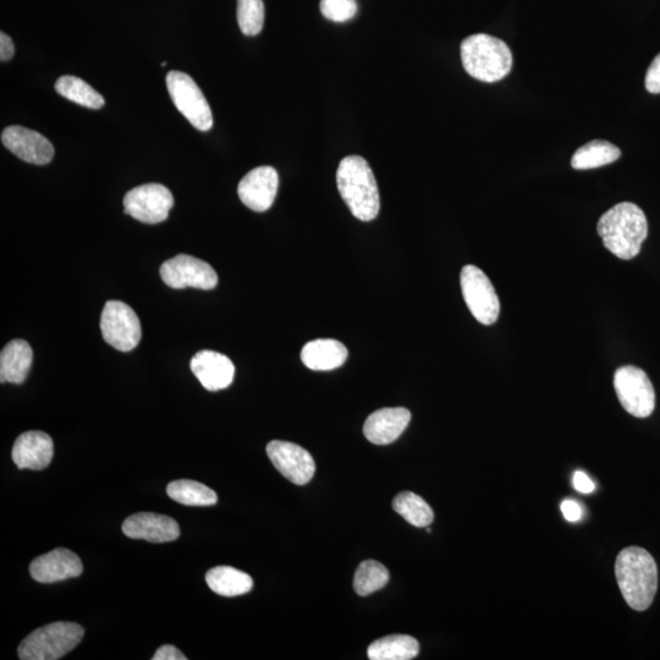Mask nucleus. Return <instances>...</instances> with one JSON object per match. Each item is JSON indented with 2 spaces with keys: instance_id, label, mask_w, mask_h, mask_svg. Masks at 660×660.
Returning a JSON list of instances; mask_svg holds the SVG:
<instances>
[{
  "instance_id": "nucleus-1",
  "label": "nucleus",
  "mask_w": 660,
  "mask_h": 660,
  "mask_svg": "<svg viewBox=\"0 0 660 660\" xmlns=\"http://www.w3.org/2000/svg\"><path fill=\"white\" fill-rule=\"evenodd\" d=\"M603 245L620 260L629 261L641 251L647 239L648 223L642 209L631 202H621L605 212L598 222Z\"/></svg>"
},
{
  "instance_id": "nucleus-2",
  "label": "nucleus",
  "mask_w": 660,
  "mask_h": 660,
  "mask_svg": "<svg viewBox=\"0 0 660 660\" xmlns=\"http://www.w3.org/2000/svg\"><path fill=\"white\" fill-rule=\"evenodd\" d=\"M616 581L627 604L637 612L651 607L658 588L656 561L646 549L627 547L615 561Z\"/></svg>"
},
{
  "instance_id": "nucleus-3",
  "label": "nucleus",
  "mask_w": 660,
  "mask_h": 660,
  "mask_svg": "<svg viewBox=\"0 0 660 660\" xmlns=\"http://www.w3.org/2000/svg\"><path fill=\"white\" fill-rule=\"evenodd\" d=\"M337 185L352 216L362 222H371L377 218L381 209V198L376 178L365 158H344L339 164Z\"/></svg>"
},
{
  "instance_id": "nucleus-4",
  "label": "nucleus",
  "mask_w": 660,
  "mask_h": 660,
  "mask_svg": "<svg viewBox=\"0 0 660 660\" xmlns=\"http://www.w3.org/2000/svg\"><path fill=\"white\" fill-rule=\"evenodd\" d=\"M461 60L466 73L482 82H497L513 68V54L508 44L486 33H476L462 41Z\"/></svg>"
},
{
  "instance_id": "nucleus-5",
  "label": "nucleus",
  "mask_w": 660,
  "mask_h": 660,
  "mask_svg": "<svg viewBox=\"0 0 660 660\" xmlns=\"http://www.w3.org/2000/svg\"><path fill=\"white\" fill-rule=\"evenodd\" d=\"M85 630L75 623H53L40 627L19 646L22 660H57L73 651L84 638Z\"/></svg>"
},
{
  "instance_id": "nucleus-6",
  "label": "nucleus",
  "mask_w": 660,
  "mask_h": 660,
  "mask_svg": "<svg viewBox=\"0 0 660 660\" xmlns=\"http://www.w3.org/2000/svg\"><path fill=\"white\" fill-rule=\"evenodd\" d=\"M165 81H167L170 98L187 121L198 131L211 130L213 128L212 110L195 80L181 71H172L167 75Z\"/></svg>"
},
{
  "instance_id": "nucleus-7",
  "label": "nucleus",
  "mask_w": 660,
  "mask_h": 660,
  "mask_svg": "<svg viewBox=\"0 0 660 660\" xmlns=\"http://www.w3.org/2000/svg\"><path fill=\"white\" fill-rule=\"evenodd\" d=\"M614 388L621 406L630 415L647 418L656 407V393L647 373L635 366L620 367L614 374Z\"/></svg>"
},
{
  "instance_id": "nucleus-8",
  "label": "nucleus",
  "mask_w": 660,
  "mask_h": 660,
  "mask_svg": "<svg viewBox=\"0 0 660 660\" xmlns=\"http://www.w3.org/2000/svg\"><path fill=\"white\" fill-rule=\"evenodd\" d=\"M462 296L472 316L484 326L498 321L500 302L491 280L476 266H465L460 275Z\"/></svg>"
},
{
  "instance_id": "nucleus-9",
  "label": "nucleus",
  "mask_w": 660,
  "mask_h": 660,
  "mask_svg": "<svg viewBox=\"0 0 660 660\" xmlns=\"http://www.w3.org/2000/svg\"><path fill=\"white\" fill-rule=\"evenodd\" d=\"M103 339L114 349L123 352L139 345L142 329L139 317L129 305L121 301H108L101 316Z\"/></svg>"
},
{
  "instance_id": "nucleus-10",
  "label": "nucleus",
  "mask_w": 660,
  "mask_h": 660,
  "mask_svg": "<svg viewBox=\"0 0 660 660\" xmlns=\"http://www.w3.org/2000/svg\"><path fill=\"white\" fill-rule=\"evenodd\" d=\"M173 206L172 192L162 184L135 187L124 197L125 213L146 224L164 222Z\"/></svg>"
},
{
  "instance_id": "nucleus-11",
  "label": "nucleus",
  "mask_w": 660,
  "mask_h": 660,
  "mask_svg": "<svg viewBox=\"0 0 660 660\" xmlns=\"http://www.w3.org/2000/svg\"><path fill=\"white\" fill-rule=\"evenodd\" d=\"M159 273L163 282L173 289L212 290L218 284L216 271L207 262L189 255H178L165 261Z\"/></svg>"
},
{
  "instance_id": "nucleus-12",
  "label": "nucleus",
  "mask_w": 660,
  "mask_h": 660,
  "mask_svg": "<svg viewBox=\"0 0 660 660\" xmlns=\"http://www.w3.org/2000/svg\"><path fill=\"white\" fill-rule=\"evenodd\" d=\"M267 455L275 469L282 473L286 480L297 486H304L315 475V461L311 454L300 445L283 442V440H273L267 445Z\"/></svg>"
},
{
  "instance_id": "nucleus-13",
  "label": "nucleus",
  "mask_w": 660,
  "mask_h": 660,
  "mask_svg": "<svg viewBox=\"0 0 660 660\" xmlns=\"http://www.w3.org/2000/svg\"><path fill=\"white\" fill-rule=\"evenodd\" d=\"M2 142L5 148L22 161L46 165L54 158V146L40 132L22 126H9L2 132Z\"/></svg>"
},
{
  "instance_id": "nucleus-14",
  "label": "nucleus",
  "mask_w": 660,
  "mask_h": 660,
  "mask_svg": "<svg viewBox=\"0 0 660 660\" xmlns=\"http://www.w3.org/2000/svg\"><path fill=\"white\" fill-rule=\"evenodd\" d=\"M279 187V175L273 167H258L240 181L238 195L246 207L266 212L273 206Z\"/></svg>"
},
{
  "instance_id": "nucleus-15",
  "label": "nucleus",
  "mask_w": 660,
  "mask_h": 660,
  "mask_svg": "<svg viewBox=\"0 0 660 660\" xmlns=\"http://www.w3.org/2000/svg\"><path fill=\"white\" fill-rule=\"evenodd\" d=\"M84 570L81 560L69 549L58 548L32 561V579L41 583H53L73 579Z\"/></svg>"
},
{
  "instance_id": "nucleus-16",
  "label": "nucleus",
  "mask_w": 660,
  "mask_h": 660,
  "mask_svg": "<svg viewBox=\"0 0 660 660\" xmlns=\"http://www.w3.org/2000/svg\"><path fill=\"white\" fill-rule=\"evenodd\" d=\"M191 371L209 392L228 388L234 381L235 367L229 357L212 350H202L192 357Z\"/></svg>"
},
{
  "instance_id": "nucleus-17",
  "label": "nucleus",
  "mask_w": 660,
  "mask_h": 660,
  "mask_svg": "<svg viewBox=\"0 0 660 660\" xmlns=\"http://www.w3.org/2000/svg\"><path fill=\"white\" fill-rule=\"evenodd\" d=\"M125 536L145 539L152 543L175 541L180 536V527L172 517L153 513L131 515L123 524Z\"/></svg>"
},
{
  "instance_id": "nucleus-18",
  "label": "nucleus",
  "mask_w": 660,
  "mask_h": 660,
  "mask_svg": "<svg viewBox=\"0 0 660 660\" xmlns=\"http://www.w3.org/2000/svg\"><path fill=\"white\" fill-rule=\"evenodd\" d=\"M54 455V444L47 433L30 431L22 433L15 440L13 461L20 470H44L51 464Z\"/></svg>"
},
{
  "instance_id": "nucleus-19",
  "label": "nucleus",
  "mask_w": 660,
  "mask_h": 660,
  "mask_svg": "<svg viewBox=\"0 0 660 660\" xmlns=\"http://www.w3.org/2000/svg\"><path fill=\"white\" fill-rule=\"evenodd\" d=\"M411 421V412L405 407H387L368 416L363 433L371 443L387 445L404 433Z\"/></svg>"
},
{
  "instance_id": "nucleus-20",
  "label": "nucleus",
  "mask_w": 660,
  "mask_h": 660,
  "mask_svg": "<svg viewBox=\"0 0 660 660\" xmlns=\"http://www.w3.org/2000/svg\"><path fill=\"white\" fill-rule=\"evenodd\" d=\"M349 351L334 339L310 341L301 351V360L312 371H332L344 365Z\"/></svg>"
},
{
  "instance_id": "nucleus-21",
  "label": "nucleus",
  "mask_w": 660,
  "mask_h": 660,
  "mask_svg": "<svg viewBox=\"0 0 660 660\" xmlns=\"http://www.w3.org/2000/svg\"><path fill=\"white\" fill-rule=\"evenodd\" d=\"M33 352L27 341L11 340L0 354V382L21 384L29 374Z\"/></svg>"
},
{
  "instance_id": "nucleus-22",
  "label": "nucleus",
  "mask_w": 660,
  "mask_h": 660,
  "mask_svg": "<svg viewBox=\"0 0 660 660\" xmlns=\"http://www.w3.org/2000/svg\"><path fill=\"white\" fill-rule=\"evenodd\" d=\"M206 582L214 593L223 597H236L249 593L253 587L252 577L231 566H217L207 572Z\"/></svg>"
},
{
  "instance_id": "nucleus-23",
  "label": "nucleus",
  "mask_w": 660,
  "mask_h": 660,
  "mask_svg": "<svg viewBox=\"0 0 660 660\" xmlns=\"http://www.w3.org/2000/svg\"><path fill=\"white\" fill-rule=\"evenodd\" d=\"M420 653L416 638L409 635H390L371 643L367 649L371 660H411Z\"/></svg>"
},
{
  "instance_id": "nucleus-24",
  "label": "nucleus",
  "mask_w": 660,
  "mask_h": 660,
  "mask_svg": "<svg viewBox=\"0 0 660 660\" xmlns=\"http://www.w3.org/2000/svg\"><path fill=\"white\" fill-rule=\"evenodd\" d=\"M621 157L620 148L608 141L594 140L586 143L574 153L571 167L576 170L601 168L612 164Z\"/></svg>"
},
{
  "instance_id": "nucleus-25",
  "label": "nucleus",
  "mask_w": 660,
  "mask_h": 660,
  "mask_svg": "<svg viewBox=\"0 0 660 660\" xmlns=\"http://www.w3.org/2000/svg\"><path fill=\"white\" fill-rule=\"evenodd\" d=\"M55 90L60 96L79 106L90 109H101L104 106V98L101 93L76 76H62L55 82Z\"/></svg>"
},
{
  "instance_id": "nucleus-26",
  "label": "nucleus",
  "mask_w": 660,
  "mask_h": 660,
  "mask_svg": "<svg viewBox=\"0 0 660 660\" xmlns=\"http://www.w3.org/2000/svg\"><path fill=\"white\" fill-rule=\"evenodd\" d=\"M167 493L175 502L187 506H212L218 502L217 494L213 489L191 480L169 483Z\"/></svg>"
},
{
  "instance_id": "nucleus-27",
  "label": "nucleus",
  "mask_w": 660,
  "mask_h": 660,
  "mask_svg": "<svg viewBox=\"0 0 660 660\" xmlns=\"http://www.w3.org/2000/svg\"><path fill=\"white\" fill-rule=\"evenodd\" d=\"M393 509L403 519L415 527H428L434 520V513L420 495L412 492H403L396 495L393 500Z\"/></svg>"
},
{
  "instance_id": "nucleus-28",
  "label": "nucleus",
  "mask_w": 660,
  "mask_h": 660,
  "mask_svg": "<svg viewBox=\"0 0 660 660\" xmlns=\"http://www.w3.org/2000/svg\"><path fill=\"white\" fill-rule=\"evenodd\" d=\"M389 582V571L376 560H366L355 572L354 588L361 597L382 590Z\"/></svg>"
},
{
  "instance_id": "nucleus-29",
  "label": "nucleus",
  "mask_w": 660,
  "mask_h": 660,
  "mask_svg": "<svg viewBox=\"0 0 660 660\" xmlns=\"http://www.w3.org/2000/svg\"><path fill=\"white\" fill-rule=\"evenodd\" d=\"M238 24L245 36H257L263 30V0H238Z\"/></svg>"
},
{
  "instance_id": "nucleus-30",
  "label": "nucleus",
  "mask_w": 660,
  "mask_h": 660,
  "mask_svg": "<svg viewBox=\"0 0 660 660\" xmlns=\"http://www.w3.org/2000/svg\"><path fill=\"white\" fill-rule=\"evenodd\" d=\"M321 13L334 22H346L357 14L356 0H321Z\"/></svg>"
},
{
  "instance_id": "nucleus-31",
  "label": "nucleus",
  "mask_w": 660,
  "mask_h": 660,
  "mask_svg": "<svg viewBox=\"0 0 660 660\" xmlns=\"http://www.w3.org/2000/svg\"><path fill=\"white\" fill-rule=\"evenodd\" d=\"M646 90L653 95L660 93V53L654 58L647 70L645 79Z\"/></svg>"
},
{
  "instance_id": "nucleus-32",
  "label": "nucleus",
  "mask_w": 660,
  "mask_h": 660,
  "mask_svg": "<svg viewBox=\"0 0 660 660\" xmlns=\"http://www.w3.org/2000/svg\"><path fill=\"white\" fill-rule=\"evenodd\" d=\"M561 513H563L566 520L569 522H576L581 520L582 509L579 503H576L575 500H564L560 506Z\"/></svg>"
},
{
  "instance_id": "nucleus-33",
  "label": "nucleus",
  "mask_w": 660,
  "mask_h": 660,
  "mask_svg": "<svg viewBox=\"0 0 660 660\" xmlns=\"http://www.w3.org/2000/svg\"><path fill=\"white\" fill-rule=\"evenodd\" d=\"M153 660H186L178 648L170 645L159 647L152 657Z\"/></svg>"
},
{
  "instance_id": "nucleus-34",
  "label": "nucleus",
  "mask_w": 660,
  "mask_h": 660,
  "mask_svg": "<svg viewBox=\"0 0 660 660\" xmlns=\"http://www.w3.org/2000/svg\"><path fill=\"white\" fill-rule=\"evenodd\" d=\"M572 483H574V487L577 489V491L585 494L592 493L594 488H596L591 478L582 471L575 472L574 480H572Z\"/></svg>"
},
{
  "instance_id": "nucleus-35",
  "label": "nucleus",
  "mask_w": 660,
  "mask_h": 660,
  "mask_svg": "<svg viewBox=\"0 0 660 660\" xmlns=\"http://www.w3.org/2000/svg\"><path fill=\"white\" fill-rule=\"evenodd\" d=\"M15 47L11 38L7 33H0V60L2 62H9L14 57Z\"/></svg>"
}]
</instances>
